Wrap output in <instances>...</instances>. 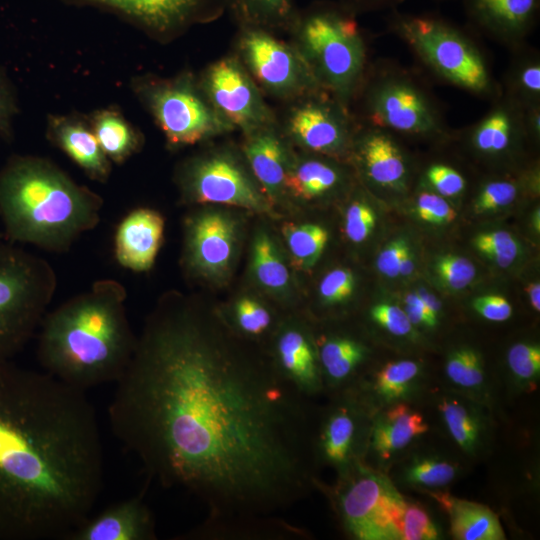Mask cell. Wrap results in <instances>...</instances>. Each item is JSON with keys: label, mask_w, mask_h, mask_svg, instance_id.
I'll return each mask as SVG.
<instances>
[{"label": "cell", "mask_w": 540, "mask_h": 540, "mask_svg": "<svg viewBox=\"0 0 540 540\" xmlns=\"http://www.w3.org/2000/svg\"><path fill=\"white\" fill-rule=\"evenodd\" d=\"M108 408L115 436L207 516L183 540H280L317 479L310 400L268 353L174 300L147 321Z\"/></svg>", "instance_id": "6da1fadb"}, {"label": "cell", "mask_w": 540, "mask_h": 540, "mask_svg": "<svg viewBox=\"0 0 540 540\" xmlns=\"http://www.w3.org/2000/svg\"><path fill=\"white\" fill-rule=\"evenodd\" d=\"M103 473L85 391L8 364L0 379V539L68 540L91 516Z\"/></svg>", "instance_id": "7a4b0ae2"}, {"label": "cell", "mask_w": 540, "mask_h": 540, "mask_svg": "<svg viewBox=\"0 0 540 540\" xmlns=\"http://www.w3.org/2000/svg\"><path fill=\"white\" fill-rule=\"evenodd\" d=\"M126 297L123 284L105 278L46 313L37 346L44 371L83 391L116 382L137 343L126 315Z\"/></svg>", "instance_id": "3957f363"}, {"label": "cell", "mask_w": 540, "mask_h": 540, "mask_svg": "<svg viewBox=\"0 0 540 540\" xmlns=\"http://www.w3.org/2000/svg\"><path fill=\"white\" fill-rule=\"evenodd\" d=\"M102 199L52 163L14 156L0 170V217L11 242L62 253L100 222Z\"/></svg>", "instance_id": "277c9868"}, {"label": "cell", "mask_w": 540, "mask_h": 540, "mask_svg": "<svg viewBox=\"0 0 540 540\" xmlns=\"http://www.w3.org/2000/svg\"><path fill=\"white\" fill-rule=\"evenodd\" d=\"M355 16L338 2H320L299 12L292 27L321 88L347 108L366 69L365 42Z\"/></svg>", "instance_id": "5b68a950"}, {"label": "cell", "mask_w": 540, "mask_h": 540, "mask_svg": "<svg viewBox=\"0 0 540 540\" xmlns=\"http://www.w3.org/2000/svg\"><path fill=\"white\" fill-rule=\"evenodd\" d=\"M389 28L434 74L480 97L498 92L488 64L473 40L460 28L433 14L393 9Z\"/></svg>", "instance_id": "8992f818"}, {"label": "cell", "mask_w": 540, "mask_h": 540, "mask_svg": "<svg viewBox=\"0 0 540 540\" xmlns=\"http://www.w3.org/2000/svg\"><path fill=\"white\" fill-rule=\"evenodd\" d=\"M57 287L42 257L0 243V359L8 360L34 336Z\"/></svg>", "instance_id": "52a82bcc"}, {"label": "cell", "mask_w": 540, "mask_h": 540, "mask_svg": "<svg viewBox=\"0 0 540 540\" xmlns=\"http://www.w3.org/2000/svg\"><path fill=\"white\" fill-rule=\"evenodd\" d=\"M340 477L332 496L344 530L360 540L401 539L406 501L390 480L361 462Z\"/></svg>", "instance_id": "ba28073f"}, {"label": "cell", "mask_w": 540, "mask_h": 540, "mask_svg": "<svg viewBox=\"0 0 540 540\" xmlns=\"http://www.w3.org/2000/svg\"><path fill=\"white\" fill-rule=\"evenodd\" d=\"M365 110L371 126L407 136H441L447 126L430 94L398 68L383 67L373 74Z\"/></svg>", "instance_id": "9c48e42d"}, {"label": "cell", "mask_w": 540, "mask_h": 540, "mask_svg": "<svg viewBox=\"0 0 540 540\" xmlns=\"http://www.w3.org/2000/svg\"><path fill=\"white\" fill-rule=\"evenodd\" d=\"M143 96L167 140L191 145L234 128L189 76L148 85Z\"/></svg>", "instance_id": "30bf717a"}, {"label": "cell", "mask_w": 540, "mask_h": 540, "mask_svg": "<svg viewBox=\"0 0 540 540\" xmlns=\"http://www.w3.org/2000/svg\"><path fill=\"white\" fill-rule=\"evenodd\" d=\"M239 51L252 78L277 97L302 98L324 91L298 46L288 45L268 30L243 27Z\"/></svg>", "instance_id": "8fae6325"}, {"label": "cell", "mask_w": 540, "mask_h": 540, "mask_svg": "<svg viewBox=\"0 0 540 540\" xmlns=\"http://www.w3.org/2000/svg\"><path fill=\"white\" fill-rule=\"evenodd\" d=\"M202 91L215 110L233 127L247 134L274 126V115L243 64L233 57L213 63Z\"/></svg>", "instance_id": "7c38bea8"}, {"label": "cell", "mask_w": 540, "mask_h": 540, "mask_svg": "<svg viewBox=\"0 0 540 540\" xmlns=\"http://www.w3.org/2000/svg\"><path fill=\"white\" fill-rule=\"evenodd\" d=\"M186 196L198 203L241 207L269 212L270 201L244 168L230 155L214 154L187 165L182 176Z\"/></svg>", "instance_id": "4fadbf2b"}, {"label": "cell", "mask_w": 540, "mask_h": 540, "mask_svg": "<svg viewBox=\"0 0 540 540\" xmlns=\"http://www.w3.org/2000/svg\"><path fill=\"white\" fill-rule=\"evenodd\" d=\"M347 109L325 91L302 97L288 114V134L312 152L341 155L354 140L353 124Z\"/></svg>", "instance_id": "5bb4252c"}, {"label": "cell", "mask_w": 540, "mask_h": 540, "mask_svg": "<svg viewBox=\"0 0 540 540\" xmlns=\"http://www.w3.org/2000/svg\"><path fill=\"white\" fill-rule=\"evenodd\" d=\"M352 389L339 392L334 403L317 421L314 449L317 464L345 473L359 461L363 412Z\"/></svg>", "instance_id": "9a60e30c"}, {"label": "cell", "mask_w": 540, "mask_h": 540, "mask_svg": "<svg viewBox=\"0 0 540 540\" xmlns=\"http://www.w3.org/2000/svg\"><path fill=\"white\" fill-rule=\"evenodd\" d=\"M110 10L157 34L179 31L192 23L212 19L224 0H70Z\"/></svg>", "instance_id": "2e32d148"}, {"label": "cell", "mask_w": 540, "mask_h": 540, "mask_svg": "<svg viewBox=\"0 0 540 540\" xmlns=\"http://www.w3.org/2000/svg\"><path fill=\"white\" fill-rule=\"evenodd\" d=\"M235 243L236 224L229 216L218 212L198 214L186 225V264L204 277H222L230 268Z\"/></svg>", "instance_id": "e0dca14e"}, {"label": "cell", "mask_w": 540, "mask_h": 540, "mask_svg": "<svg viewBox=\"0 0 540 540\" xmlns=\"http://www.w3.org/2000/svg\"><path fill=\"white\" fill-rule=\"evenodd\" d=\"M276 370L308 399L324 391L315 341L300 325L282 324L267 352Z\"/></svg>", "instance_id": "ac0fdd59"}, {"label": "cell", "mask_w": 540, "mask_h": 540, "mask_svg": "<svg viewBox=\"0 0 540 540\" xmlns=\"http://www.w3.org/2000/svg\"><path fill=\"white\" fill-rule=\"evenodd\" d=\"M463 6L479 31L501 43L518 45L536 24L540 0H463Z\"/></svg>", "instance_id": "d6986e66"}, {"label": "cell", "mask_w": 540, "mask_h": 540, "mask_svg": "<svg viewBox=\"0 0 540 540\" xmlns=\"http://www.w3.org/2000/svg\"><path fill=\"white\" fill-rule=\"evenodd\" d=\"M164 228L163 216L153 209L138 208L128 213L115 232L117 262L131 271L149 270L161 247Z\"/></svg>", "instance_id": "ffe728a7"}, {"label": "cell", "mask_w": 540, "mask_h": 540, "mask_svg": "<svg viewBox=\"0 0 540 540\" xmlns=\"http://www.w3.org/2000/svg\"><path fill=\"white\" fill-rule=\"evenodd\" d=\"M154 516L137 496L116 503L90 516L68 540H155Z\"/></svg>", "instance_id": "44dd1931"}, {"label": "cell", "mask_w": 540, "mask_h": 540, "mask_svg": "<svg viewBox=\"0 0 540 540\" xmlns=\"http://www.w3.org/2000/svg\"><path fill=\"white\" fill-rule=\"evenodd\" d=\"M369 126L353 140L364 175L378 187L404 190L407 186L408 166L402 149L392 132Z\"/></svg>", "instance_id": "7402d4cb"}, {"label": "cell", "mask_w": 540, "mask_h": 540, "mask_svg": "<svg viewBox=\"0 0 540 540\" xmlns=\"http://www.w3.org/2000/svg\"><path fill=\"white\" fill-rule=\"evenodd\" d=\"M528 135L525 108L502 96L469 131L472 147L486 156H501Z\"/></svg>", "instance_id": "603a6c76"}, {"label": "cell", "mask_w": 540, "mask_h": 540, "mask_svg": "<svg viewBox=\"0 0 540 540\" xmlns=\"http://www.w3.org/2000/svg\"><path fill=\"white\" fill-rule=\"evenodd\" d=\"M324 391L352 389L351 380L365 359L367 349L347 336H322L315 340Z\"/></svg>", "instance_id": "cb8c5ba5"}, {"label": "cell", "mask_w": 540, "mask_h": 540, "mask_svg": "<svg viewBox=\"0 0 540 540\" xmlns=\"http://www.w3.org/2000/svg\"><path fill=\"white\" fill-rule=\"evenodd\" d=\"M243 150L250 168L265 193L276 196L284 189L288 170L285 147L273 126L247 134Z\"/></svg>", "instance_id": "d4e9b609"}, {"label": "cell", "mask_w": 540, "mask_h": 540, "mask_svg": "<svg viewBox=\"0 0 540 540\" xmlns=\"http://www.w3.org/2000/svg\"><path fill=\"white\" fill-rule=\"evenodd\" d=\"M52 138L57 145L92 179L105 181L111 170L110 160L102 151L94 133L83 124L56 119Z\"/></svg>", "instance_id": "484cf974"}, {"label": "cell", "mask_w": 540, "mask_h": 540, "mask_svg": "<svg viewBox=\"0 0 540 540\" xmlns=\"http://www.w3.org/2000/svg\"><path fill=\"white\" fill-rule=\"evenodd\" d=\"M427 430L421 414L405 404H396L375 418L370 447L381 459H388Z\"/></svg>", "instance_id": "4316f807"}, {"label": "cell", "mask_w": 540, "mask_h": 540, "mask_svg": "<svg viewBox=\"0 0 540 540\" xmlns=\"http://www.w3.org/2000/svg\"><path fill=\"white\" fill-rule=\"evenodd\" d=\"M450 518L451 534L458 540H503L497 516L486 506L449 494H433Z\"/></svg>", "instance_id": "83f0119b"}, {"label": "cell", "mask_w": 540, "mask_h": 540, "mask_svg": "<svg viewBox=\"0 0 540 540\" xmlns=\"http://www.w3.org/2000/svg\"><path fill=\"white\" fill-rule=\"evenodd\" d=\"M224 7L242 27L268 31L292 29L299 13L294 0H224Z\"/></svg>", "instance_id": "f1b7e54d"}, {"label": "cell", "mask_w": 540, "mask_h": 540, "mask_svg": "<svg viewBox=\"0 0 540 540\" xmlns=\"http://www.w3.org/2000/svg\"><path fill=\"white\" fill-rule=\"evenodd\" d=\"M340 182L341 174L335 166L319 159H306L288 167L284 189L295 198L312 200L327 194Z\"/></svg>", "instance_id": "f546056e"}, {"label": "cell", "mask_w": 540, "mask_h": 540, "mask_svg": "<svg viewBox=\"0 0 540 540\" xmlns=\"http://www.w3.org/2000/svg\"><path fill=\"white\" fill-rule=\"evenodd\" d=\"M94 135L109 160L124 162L139 146V139L130 124L117 112L103 110L93 119Z\"/></svg>", "instance_id": "4dcf8cb0"}, {"label": "cell", "mask_w": 540, "mask_h": 540, "mask_svg": "<svg viewBox=\"0 0 540 540\" xmlns=\"http://www.w3.org/2000/svg\"><path fill=\"white\" fill-rule=\"evenodd\" d=\"M504 96L523 108L540 105V60L535 53L525 54L512 64Z\"/></svg>", "instance_id": "1f68e13d"}, {"label": "cell", "mask_w": 540, "mask_h": 540, "mask_svg": "<svg viewBox=\"0 0 540 540\" xmlns=\"http://www.w3.org/2000/svg\"><path fill=\"white\" fill-rule=\"evenodd\" d=\"M282 233L293 264L299 269L311 268L320 258L328 241L327 230L316 224L286 223Z\"/></svg>", "instance_id": "d6a6232c"}, {"label": "cell", "mask_w": 540, "mask_h": 540, "mask_svg": "<svg viewBox=\"0 0 540 540\" xmlns=\"http://www.w3.org/2000/svg\"><path fill=\"white\" fill-rule=\"evenodd\" d=\"M253 272L258 282L271 291H283L289 283V272L272 239L257 234L252 249Z\"/></svg>", "instance_id": "836d02e7"}, {"label": "cell", "mask_w": 540, "mask_h": 540, "mask_svg": "<svg viewBox=\"0 0 540 540\" xmlns=\"http://www.w3.org/2000/svg\"><path fill=\"white\" fill-rule=\"evenodd\" d=\"M440 410L445 425L458 446L464 451L474 452L480 444L482 432L478 416L457 399H443Z\"/></svg>", "instance_id": "e575fe53"}, {"label": "cell", "mask_w": 540, "mask_h": 540, "mask_svg": "<svg viewBox=\"0 0 540 540\" xmlns=\"http://www.w3.org/2000/svg\"><path fill=\"white\" fill-rule=\"evenodd\" d=\"M419 365L411 360L387 363L374 376V392L386 400L393 401L405 396L419 375Z\"/></svg>", "instance_id": "d590c367"}, {"label": "cell", "mask_w": 540, "mask_h": 540, "mask_svg": "<svg viewBox=\"0 0 540 540\" xmlns=\"http://www.w3.org/2000/svg\"><path fill=\"white\" fill-rule=\"evenodd\" d=\"M233 324L235 333L243 339L258 340L271 333L274 318L260 302L243 297L233 307Z\"/></svg>", "instance_id": "8d00e7d4"}, {"label": "cell", "mask_w": 540, "mask_h": 540, "mask_svg": "<svg viewBox=\"0 0 540 540\" xmlns=\"http://www.w3.org/2000/svg\"><path fill=\"white\" fill-rule=\"evenodd\" d=\"M445 371L453 384L464 389L479 388L484 381L482 359L472 348L454 350L448 356Z\"/></svg>", "instance_id": "74e56055"}, {"label": "cell", "mask_w": 540, "mask_h": 540, "mask_svg": "<svg viewBox=\"0 0 540 540\" xmlns=\"http://www.w3.org/2000/svg\"><path fill=\"white\" fill-rule=\"evenodd\" d=\"M473 245L482 255L502 268L510 266L520 252V245L515 237L502 230L476 235Z\"/></svg>", "instance_id": "f35d334b"}, {"label": "cell", "mask_w": 540, "mask_h": 540, "mask_svg": "<svg viewBox=\"0 0 540 540\" xmlns=\"http://www.w3.org/2000/svg\"><path fill=\"white\" fill-rule=\"evenodd\" d=\"M457 473L456 467L436 458L414 461L406 471V480L422 487H441L450 483Z\"/></svg>", "instance_id": "ab89813d"}, {"label": "cell", "mask_w": 540, "mask_h": 540, "mask_svg": "<svg viewBox=\"0 0 540 540\" xmlns=\"http://www.w3.org/2000/svg\"><path fill=\"white\" fill-rule=\"evenodd\" d=\"M434 271L441 283L452 290L466 288L476 274L475 266L469 259L453 254L438 257Z\"/></svg>", "instance_id": "60d3db41"}, {"label": "cell", "mask_w": 540, "mask_h": 540, "mask_svg": "<svg viewBox=\"0 0 540 540\" xmlns=\"http://www.w3.org/2000/svg\"><path fill=\"white\" fill-rule=\"evenodd\" d=\"M519 187L508 179H496L486 182L474 201V212L482 214L504 208L514 202Z\"/></svg>", "instance_id": "b9f144b4"}, {"label": "cell", "mask_w": 540, "mask_h": 540, "mask_svg": "<svg viewBox=\"0 0 540 540\" xmlns=\"http://www.w3.org/2000/svg\"><path fill=\"white\" fill-rule=\"evenodd\" d=\"M507 362L521 383L535 381L540 373V347L534 343H517L509 349Z\"/></svg>", "instance_id": "7bdbcfd3"}, {"label": "cell", "mask_w": 540, "mask_h": 540, "mask_svg": "<svg viewBox=\"0 0 540 540\" xmlns=\"http://www.w3.org/2000/svg\"><path fill=\"white\" fill-rule=\"evenodd\" d=\"M439 530L420 505L406 502L401 520V540H434Z\"/></svg>", "instance_id": "ee69618b"}, {"label": "cell", "mask_w": 540, "mask_h": 540, "mask_svg": "<svg viewBox=\"0 0 540 540\" xmlns=\"http://www.w3.org/2000/svg\"><path fill=\"white\" fill-rule=\"evenodd\" d=\"M376 215L363 201H353L345 216V234L354 243L365 241L374 229Z\"/></svg>", "instance_id": "f6af8a7d"}, {"label": "cell", "mask_w": 540, "mask_h": 540, "mask_svg": "<svg viewBox=\"0 0 540 540\" xmlns=\"http://www.w3.org/2000/svg\"><path fill=\"white\" fill-rule=\"evenodd\" d=\"M416 213L422 221L437 225L450 223L457 215L445 197L430 191L418 194Z\"/></svg>", "instance_id": "bcb514c9"}, {"label": "cell", "mask_w": 540, "mask_h": 540, "mask_svg": "<svg viewBox=\"0 0 540 540\" xmlns=\"http://www.w3.org/2000/svg\"><path fill=\"white\" fill-rule=\"evenodd\" d=\"M428 184L443 197L460 195L466 186L462 174L455 168L441 163L432 164L425 172Z\"/></svg>", "instance_id": "7dc6e473"}, {"label": "cell", "mask_w": 540, "mask_h": 540, "mask_svg": "<svg viewBox=\"0 0 540 540\" xmlns=\"http://www.w3.org/2000/svg\"><path fill=\"white\" fill-rule=\"evenodd\" d=\"M354 290V276L349 269L336 268L327 273L319 285L324 302L335 304L345 301Z\"/></svg>", "instance_id": "c3c4849f"}, {"label": "cell", "mask_w": 540, "mask_h": 540, "mask_svg": "<svg viewBox=\"0 0 540 540\" xmlns=\"http://www.w3.org/2000/svg\"><path fill=\"white\" fill-rule=\"evenodd\" d=\"M372 320L389 333L406 336L411 333L413 324L404 309L392 304L380 303L370 311Z\"/></svg>", "instance_id": "681fc988"}, {"label": "cell", "mask_w": 540, "mask_h": 540, "mask_svg": "<svg viewBox=\"0 0 540 540\" xmlns=\"http://www.w3.org/2000/svg\"><path fill=\"white\" fill-rule=\"evenodd\" d=\"M409 244L403 238H397L388 243L379 253L376 266L378 271L390 278L400 275V266Z\"/></svg>", "instance_id": "f907efd6"}, {"label": "cell", "mask_w": 540, "mask_h": 540, "mask_svg": "<svg viewBox=\"0 0 540 540\" xmlns=\"http://www.w3.org/2000/svg\"><path fill=\"white\" fill-rule=\"evenodd\" d=\"M474 310L483 318L493 322H503L512 315V306L508 300L498 295H485L473 300Z\"/></svg>", "instance_id": "816d5d0a"}, {"label": "cell", "mask_w": 540, "mask_h": 540, "mask_svg": "<svg viewBox=\"0 0 540 540\" xmlns=\"http://www.w3.org/2000/svg\"><path fill=\"white\" fill-rule=\"evenodd\" d=\"M404 303V311L412 324L423 325L429 328L437 325L438 317L427 308L417 292L407 294Z\"/></svg>", "instance_id": "f5cc1de1"}, {"label": "cell", "mask_w": 540, "mask_h": 540, "mask_svg": "<svg viewBox=\"0 0 540 540\" xmlns=\"http://www.w3.org/2000/svg\"><path fill=\"white\" fill-rule=\"evenodd\" d=\"M405 0H339L343 7L357 15L381 9H395Z\"/></svg>", "instance_id": "db71d44e"}, {"label": "cell", "mask_w": 540, "mask_h": 540, "mask_svg": "<svg viewBox=\"0 0 540 540\" xmlns=\"http://www.w3.org/2000/svg\"><path fill=\"white\" fill-rule=\"evenodd\" d=\"M13 111L14 106L10 92L0 77V133L5 137L10 135V120Z\"/></svg>", "instance_id": "11a10c76"}, {"label": "cell", "mask_w": 540, "mask_h": 540, "mask_svg": "<svg viewBox=\"0 0 540 540\" xmlns=\"http://www.w3.org/2000/svg\"><path fill=\"white\" fill-rule=\"evenodd\" d=\"M417 294L422 299L427 308L436 317H438L439 313L441 312V302L437 299V297L425 288H420Z\"/></svg>", "instance_id": "9f6ffc18"}, {"label": "cell", "mask_w": 540, "mask_h": 540, "mask_svg": "<svg viewBox=\"0 0 540 540\" xmlns=\"http://www.w3.org/2000/svg\"><path fill=\"white\" fill-rule=\"evenodd\" d=\"M532 307L540 311V284L538 282L530 283L526 287Z\"/></svg>", "instance_id": "6f0895ef"}, {"label": "cell", "mask_w": 540, "mask_h": 540, "mask_svg": "<svg viewBox=\"0 0 540 540\" xmlns=\"http://www.w3.org/2000/svg\"><path fill=\"white\" fill-rule=\"evenodd\" d=\"M414 271V261L412 257V252L410 249L406 251L403 256L401 266H400V275L408 276Z\"/></svg>", "instance_id": "680465c9"}, {"label": "cell", "mask_w": 540, "mask_h": 540, "mask_svg": "<svg viewBox=\"0 0 540 540\" xmlns=\"http://www.w3.org/2000/svg\"><path fill=\"white\" fill-rule=\"evenodd\" d=\"M8 360H2L0 359V379L2 378L7 366H8Z\"/></svg>", "instance_id": "91938a15"}]
</instances>
